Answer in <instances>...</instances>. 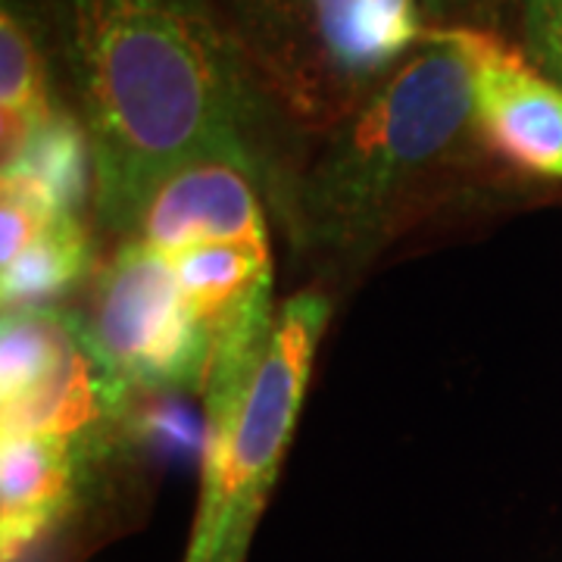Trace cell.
<instances>
[{"label": "cell", "mask_w": 562, "mask_h": 562, "mask_svg": "<svg viewBox=\"0 0 562 562\" xmlns=\"http://www.w3.org/2000/svg\"><path fill=\"white\" fill-rule=\"evenodd\" d=\"M94 262L91 228L79 213H66L54 222L20 260L0 266L3 310L13 306H44L72 291Z\"/></svg>", "instance_id": "obj_11"}, {"label": "cell", "mask_w": 562, "mask_h": 562, "mask_svg": "<svg viewBox=\"0 0 562 562\" xmlns=\"http://www.w3.org/2000/svg\"><path fill=\"white\" fill-rule=\"evenodd\" d=\"M79 325L98 366L128 397L203 394L213 331L184 297L169 257L138 241H120Z\"/></svg>", "instance_id": "obj_4"}, {"label": "cell", "mask_w": 562, "mask_h": 562, "mask_svg": "<svg viewBox=\"0 0 562 562\" xmlns=\"http://www.w3.org/2000/svg\"><path fill=\"white\" fill-rule=\"evenodd\" d=\"M3 169H16L41 181L72 213L94 206V160L88 132L79 113L66 103L54 113V120L41 125L13 160L3 162Z\"/></svg>", "instance_id": "obj_12"}, {"label": "cell", "mask_w": 562, "mask_h": 562, "mask_svg": "<svg viewBox=\"0 0 562 562\" xmlns=\"http://www.w3.org/2000/svg\"><path fill=\"white\" fill-rule=\"evenodd\" d=\"M328 319L322 291L288 297L254 379L203 391L201 497L184 562H247Z\"/></svg>", "instance_id": "obj_3"}, {"label": "cell", "mask_w": 562, "mask_h": 562, "mask_svg": "<svg viewBox=\"0 0 562 562\" xmlns=\"http://www.w3.org/2000/svg\"><path fill=\"white\" fill-rule=\"evenodd\" d=\"M482 147L453 47L425 35L406 60L328 125L297 188L291 244L362 262L438 179Z\"/></svg>", "instance_id": "obj_2"}, {"label": "cell", "mask_w": 562, "mask_h": 562, "mask_svg": "<svg viewBox=\"0 0 562 562\" xmlns=\"http://www.w3.org/2000/svg\"><path fill=\"white\" fill-rule=\"evenodd\" d=\"M94 460L38 435L0 438V557L20 562L79 506Z\"/></svg>", "instance_id": "obj_7"}, {"label": "cell", "mask_w": 562, "mask_h": 562, "mask_svg": "<svg viewBox=\"0 0 562 562\" xmlns=\"http://www.w3.org/2000/svg\"><path fill=\"white\" fill-rule=\"evenodd\" d=\"M266 198L257 181L228 162L179 169L147 198L122 241H138L162 257L206 244L272 250Z\"/></svg>", "instance_id": "obj_6"}, {"label": "cell", "mask_w": 562, "mask_h": 562, "mask_svg": "<svg viewBox=\"0 0 562 562\" xmlns=\"http://www.w3.org/2000/svg\"><path fill=\"white\" fill-rule=\"evenodd\" d=\"M325 72L344 110L397 69L425 38L419 0H306Z\"/></svg>", "instance_id": "obj_8"}, {"label": "cell", "mask_w": 562, "mask_h": 562, "mask_svg": "<svg viewBox=\"0 0 562 562\" xmlns=\"http://www.w3.org/2000/svg\"><path fill=\"white\" fill-rule=\"evenodd\" d=\"M38 13L88 132L101 232L122 241L169 176L228 162L291 235L303 125L216 0H38Z\"/></svg>", "instance_id": "obj_1"}, {"label": "cell", "mask_w": 562, "mask_h": 562, "mask_svg": "<svg viewBox=\"0 0 562 562\" xmlns=\"http://www.w3.org/2000/svg\"><path fill=\"white\" fill-rule=\"evenodd\" d=\"M516 20L525 57L562 85V0H519Z\"/></svg>", "instance_id": "obj_13"}, {"label": "cell", "mask_w": 562, "mask_h": 562, "mask_svg": "<svg viewBox=\"0 0 562 562\" xmlns=\"http://www.w3.org/2000/svg\"><path fill=\"white\" fill-rule=\"evenodd\" d=\"M428 25H482L497 29L519 0H419Z\"/></svg>", "instance_id": "obj_14"}, {"label": "cell", "mask_w": 562, "mask_h": 562, "mask_svg": "<svg viewBox=\"0 0 562 562\" xmlns=\"http://www.w3.org/2000/svg\"><path fill=\"white\" fill-rule=\"evenodd\" d=\"M50 41L38 7L0 0V138L10 162L63 103L54 91Z\"/></svg>", "instance_id": "obj_10"}, {"label": "cell", "mask_w": 562, "mask_h": 562, "mask_svg": "<svg viewBox=\"0 0 562 562\" xmlns=\"http://www.w3.org/2000/svg\"><path fill=\"white\" fill-rule=\"evenodd\" d=\"M301 125H331L344 103L325 72L306 0H216Z\"/></svg>", "instance_id": "obj_9"}, {"label": "cell", "mask_w": 562, "mask_h": 562, "mask_svg": "<svg viewBox=\"0 0 562 562\" xmlns=\"http://www.w3.org/2000/svg\"><path fill=\"white\" fill-rule=\"evenodd\" d=\"M425 35L453 47L472 88V125L487 157L562 181V85L509 44L497 29L428 25Z\"/></svg>", "instance_id": "obj_5"}]
</instances>
